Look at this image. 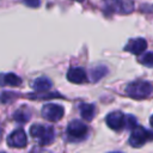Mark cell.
I'll use <instances>...</instances> for the list:
<instances>
[{"label":"cell","instance_id":"1","mask_svg":"<svg viewBox=\"0 0 153 153\" xmlns=\"http://www.w3.org/2000/svg\"><path fill=\"white\" fill-rule=\"evenodd\" d=\"M153 91V86L145 80L131 81L126 86V94L134 99L147 98Z\"/></svg>","mask_w":153,"mask_h":153},{"label":"cell","instance_id":"2","mask_svg":"<svg viewBox=\"0 0 153 153\" xmlns=\"http://www.w3.org/2000/svg\"><path fill=\"white\" fill-rule=\"evenodd\" d=\"M30 135L38 141L39 145L47 146L50 145L54 141L55 131L54 128L50 126H43V124H33L30 128Z\"/></svg>","mask_w":153,"mask_h":153},{"label":"cell","instance_id":"3","mask_svg":"<svg viewBox=\"0 0 153 153\" xmlns=\"http://www.w3.org/2000/svg\"><path fill=\"white\" fill-rule=\"evenodd\" d=\"M88 127L79 121V120H73L68 123L67 126V137L69 141H82L84 139H86V136L88 135Z\"/></svg>","mask_w":153,"mask_h":153},{"label":"cell","instance_id":"4","mask_svg":"<svg viewBox=\"0 0 153 153\" xmlns=\"http://www.w3.org/2000/svg\"><path fill=\"white\" fill-rule=\"evenodd\" d=\"M152 140H153V131L137 126L135 129L131 130V134L129 136V145L135 148H139Z\"/></svg>","mask_w":153,"mask_h":153},{"label":"cell","instance_id":"5","mask_svg":"<svg viewBox=\"0 0 153 153\" xmlns=\"http://www.w3.org/2000/svg\"><path fill=\"white\" fill-rule=\"evenodd\" d=\"M104 6L109 12L128 14L134 11V2L131 0H104Z\"/></svg>","mask_w":153,"mask_h":153},{"label":"cell","instance_id":"6","mask_svg":"<svg viewBox=\"0 0 153 153\" xmlns=\"http://www.w3.org/2000/svg\"><path fill=\"white\" fill-rule=\"evenodd\" d=\"M65 114L63 106L59 105V104H54V103H48L42 108V116L51 122H56L62 118Z\"/></svg>","mask_w":153,"mask_h":153},{"label":"cell","instance_id":"7","mask_svg":"<svg viewBox=\"0 0 153 153\" xmlns=\"http://www.w3.org/2000/svg\"><path fill=\"white\" fill-rule=\"evenodd\" d=\"M105 122L109 128L118 131V130L126 128V115H123L121 111H112L106 115Z\"/></svg>","mask_w":153,"mask_h":153},{"label":"cell","instance_id":"8","mask_svg":"<svg viewBox=\"0 0 153 153\" xmlns=\"http://www.w3.org/2000/svg\"><path fill=\"white\" fill-rule=\"evenodd\" d=\"M7 143L11 147H25L27 143V139H26V134L23 129H16L13 130L8 137H7Z\"/></svg>","mask_w":153,"mask_h":153},{"label":"cell","instance_id":"9","mask_svg":"<svg viewBox=\"0 0 153 153\" xmlns=\"http://www.w3.org/2000/svg\"><path fill=\"white\" fill-rule=\"evenodd\" d=\"M146 48H147V42L143 38H134V39H129L128 44L124 47V50L131 54L140 55L146 50Z\"/></svg>","mask_w":153,"mask_h":153},{"label":"cell","instance_id":"10","mask_svg":"<svg viewBox=\"0 0 153 153\" xmlns=\"http://www.w3.org/2000/svg\"><path fill=\"white\" fill-rule=\"evenodd\" d=\"M67 79L73 84H82V82H86L87 75L82 68L73 67L67 72Z\"/></svg>","mask_w":153,"mask_h":153},{"label":"cell","instance_id":"11","mask_svg":"<svg viewBox=\"0 0 153 153\" xmlns=\"http://www.w3.org/2000/svg\"><path fill=\"white\" fill-rule=\"evenodd\" d=\"M79 111L80 115L84 120L86 121H92L96 114V108L93 104H88V103H81L79 105Z\"/></svg>","mask_w":153,"mask_h":153},{"label":"cell","instance_id":"12","mask_svg":"<svg viewBox=\"0 0 153 153\" xmlns=\"http://www.w3.org/2000/svg\"><path fill=\"white\" fill-rule=\"evenodd\" d=\"M32 87L36 92H47L51 87V81L45 76H41L33 81Z\"/></svg>","mask_w":153,"mask_h":153},{"label":"cell","instance_id":"13","mask_svg":"<svg viewBox=\"0 0 153 153\" xmlns=\"http://www.w3.org/2000/svg\"><path fill=\"white\" fill-rule=\"evenodd\" d=\"M2 79V85H8V86H19L22 84V79L16 75L14 73H6L1 75Z\"/></svg>","mask_w":153,"mask_h":153},{"label":"cell","instance_id":"14","mask_svg":"<svg viewBox=\"0 0 153 153\" xmlns=\"http://www.w3.org/2000/svg\"><path fill=\"white\" fill-rule=\"evenodd\" d=\"M31 116V111L30 109H27L26 106H23L20 109H18L14 114H13V118L16 122H19V123H24L26 122Z\"/></svg>","mask_w":153,"mask_h":153},{"label":"cell","instance_id":"15","mask_svg":"<svg viewBox=\"0 0 153 153\" xmlns=\"http://www.w3.org/2000/svg\"><path fill=\"white\" fill-rule=\"evenodd\" d=\"M106 73H108L106 67H104V66L94 67V68L91 69V73H90V75H91V80H92V81H98V80H100Z\"/></svg>","mask_w":153,"mask_h":153},{"label":"cell","instance_id":"16","mask_svg":"<svg viewBox=\"0 0 153 153\" xmlns=\"http://www.w3.org/2000/svg\"><path fill=\"white\" fill-rule=\"evenodd\" d=\"M139 61L147 67H153V53H145L142 56L139 57Z\"/></svg>","mask_w":153,"mask_h":153},{"label":"cell","instance_id":"17","mask_svg":"<svg viewBox=\"0 0 153 153\" xmlns=\"http://www.w3.org/2000/svg\"><path fill=\"white\" fill-rule=\"evenodd\" d=\"M24 1V4L26 5V6H29V7H38L39 6V4H41V0H23Z\"/></svg>","mask_w":153,"mask_h":153},{"label":"cell","instance_id":"18","mask_svg":"<svg viewBox=\"0 0 153 153\" xmlns=\"http://www.w3.org/2000/svg\"><path fill=\"white\" fill-rule=\"evenodd\" d=\"M149 123H151V126L153 127V115L151 116V120H149Z\"/></svg>","mask_w":153,"mask_h":153},{"label":"cell","instance_id":"19","mask_svg":"<svg viewBox=\"0 0 153 153\" xmlns=\"http://www.w3.org/2000/svg\"><path fill=\"white\" fill-rule=\"evenodd\" d=\"M74 1H78V2H82L84 0H74Z\"/></svg>","mask_w":153,"mask_h":153},{"label":"cell","instance_id":"20","mask_svg":"<svg viewBox=\"0 0 153 153\" xmlns=\"http://www.w3.org/2000/svg\"><path fill=\"white\" fill-rule=\"evenodd\" d=\"M112 153H118V152H112Z\"/></svg>","mask_w":153,"mask_h":153},{"label":"cell","instance_id":"21","mask_svg":"<svg viewBox=\"0 0 153 153\" xmlns=\"http://www.w3.org/2000/svg\"><path fill=\"white\" fill-rule=\"evenodd\" d=\"M2 153H5V152H2Z\"/></svg>","mask_w":153,"mask_h":153}]
</instances>
